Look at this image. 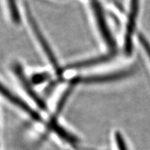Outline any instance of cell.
<instances>
[{
    "instance_id": "cell-3",
    "label": "cell",
    "mask_w": 150,
    "mask_h": 150,
    "mask_svg": "<svg viewBox=\"0 0 150 150\" xmlns=\"http://www.w3.org/2000/svg\"><path fill=\"white\" fill-rule=\"evenodd\" d=\"M13 71L16 76H18L19 81L21 83V85L26 93L28 94V95L31 97V99L34 101L35 104L38 105L39 108L42 110H47V106L45 102L40 98L37 93L34 91V90L32 88L31 84L27 80V77H26L25 74H24L23 69L21 65L18 63H16L13 65Z\"/></svg>"
},
{
    "instance_id": "cell-8",
    "label": "cell",
    "mask_w": 150,
    "mask_h": 150,
    "mask_svg": "<svg viewBox=\"0 0 150 150\" xmlns=\"http://www.w3.org/2000/svg\"><path fill=\"white\" fill-rule=\"evenodd\" d=\"M52 129L60 138L64 140L65 141L71 144H75L76 142H77V139H76V137H74L70 133H69L65 129H63L59 125H58L57 123H52Z\"/></svg>"
},
{
    "instance_id": "cell-13",
    "label": "cell",
    "mask_w": 150,
    "mask_h": 150,
    "mask_svg": "<svg viewBox=\"0 0 150 150\" xmlns=\"http://www.w3.org/2000/svg\"><path fill=\"white\" fill-rule=\"evenodd\" d=\"M48 78V76L46 74H38L36 76H34L33 78V81L35 83H40V82L46 80Z\"/></svg>"
},
{
    "instance_id": "cell-5",
    "label": "cell",
    "mask_w": 150,
    "mask_h": 150,
    "mask_svg": "<svg viewBox=\"0 0 150 150\" xmlns=\"http://www.w3.org/2000/svg\"><path fill=\"white\" fill-rule=\"evenodd\" d=\"M1 93L3 95H4L11 102H12L13 104L16 105V106L20 108V109H22L23 111L25 112L26 113H27L33 120L36 121L40 120V116L37 112H35L34 110H33L27 103L24 102V101L20 99V97L16 96L15 94H13L12 92L9 91L8 88H7L6 87L4 86L3 84L1 85Z\"/></svg>"
},
{
    "instance_id": "cell-4",
    "label": "cell",
    "mask_w": 150,
    "mask_h": 150,
    "mask_svg": "<svg viewBox=\"0 0 150 150\" xmlns=\"http://www.w3.org/2000/svg\"><path fill=\"white\" fill-rule=\"evenodd\" d=\"M138 4L139 0H131L130 12H129V20L127 23L126 35H125V51L127 54H130L132 50V41L131 38L134 31L135 24L137 16H138Z\"/></svg>"
},
{
    "instance_id": "cell-12",
    "label": "cell",
    "mask_w": 150,
    "mask_h": 150,
    "mask_svg": "<svg viewBox=\"0 0 150 150\" xmlns=\"http://www.w3.org/2000/svg\"><path fill=\"white\" fill-rule=\"evenodd\" d=\"M115 140L120 150H127V147L125 142V140H124L122 136V135L120 133L117 132L115 134Z\"/></svg>"
},
{
    "instance_id": "cell-9",
    "label": "cell",
    "mask_w": 150,
    "mask_h": 150,
    "mask_svg": "<svg viewBox=\"0 0 150 150\" xmlns=\"http://www.w3.org/2000/svg\"><path fill=\"white\" fill-rule=\"evenodd\" d=\"M8 1V8L10 10V13L12 17V20L15 23L19 24L20 22V18L19 12L17 7L16 0H7Z\"/></svg>"
},
{
    "instance_id": "cell-1",
    "label": "cell",
    "mask_w": 150,
    "mask_h": 150,
    "mask_svg": "<svg viewBox=\"0 0 150 150\" xmlns=\"http://www.w3.org/2000/svg\"><path fill=\"white\" fill-rule=\"evenodd\" d=\"M24 8H25L26 14H27V19L29 20V24L30 26H31L33 31L34 32L35 38H37L38 41L40 42L41 47L42 48L43 51L45 53L47 57L48 58L49 61H50V63H52V65H53L54 68L55 69V70L57 71V72L59 73V74H61V68H60L59 63H58L57 60H56V58L55 57V56H54L53 52L52 51V49L50 47V45H49L48 42H47V40H45V38L43 35L42 31H40V28L38 27V25L36 22H35V19L33 17L32 13H31V10H30L29 7L28 6L27 4H25Z\"/></svg>"
},
{
    "instance_id": "cell-11",
    "label": "cell",
    "mask_w": 150,
    "mask_h": 150,
    "mask_svg": "<svg viewBox=\"0 0 150 150\" xmlns=\"http://www.w3.org/2000/svg\"><path fill=\"white\" fill-rule=\"evenodd\" d=\"M138 38H139V41L141 43L142 47L145 49L146 53H147L148 56H149V58L150 59V44L149 42H148L147 39H146V38L142 34H140L138 35Z\"/></svg>"
},
{
    "instance_id": "cell-7",
    "label": "cell",
    "mask_w": 150,
    "mask_h": 150,
    "mask_svg": "<svg viewBox=\"0 0 150 150\" xmlns=\"http://www.w3.org/2000/svg\"><path fill=\"white\" fill-rule=\"evenodd\" d=\"M111 54L110 55H106L104 56H100V57L95 58V59H91L86 60L84 61L78 62V63H74L73 64H71L68 66L67 68L69 69H74V68H82V67H86L88 66H92V65L99 64V63H103L108 60H109L111 58Z\"/></svg>"
},
{
    "instance_id": "cell-6",
    "label": "cell",
    "mask_w": 150,
    "mask_h": 150,
    "mask_svg": "<svg viewBox=\"0 0 150 150\" xmlns=\"http://www.w3.org/2000/svg\"><path fill=\"white\" fill-rule=\"evenodd\" d=\"M128 72H121L117 73H114V74H105V75H99V76H88V77L84 78H79L74 80L73 83H104V82L113 81L123 77H126L128 76Z\"/></svg>"
},
{
    "instance_id": "cell-2",
    "label": "cell",
    "mask_w": 150,
    "mask_h": 150,
    "mask_svg": "<svg viewBox=\"0 0 150 150\" xmlns=\"http://www.w3.org/2000/svg\"><path fill=\"white\" fill-rule=\"evenodd\" d=\"M91 7L102 37L108 47L111 50H115L116 47L115 41L112 38L111 33L108 29L100 4L97 0H91Z\"/></svg>"
},
{
    "instance_id": "cell-10",
    "label": "cell",
    "mask_w": 150,
    "mask_h": 150,
    "mask_svg": "<svg viewBox=\"0 0 150 150\" xmlns=\"http://www.w3.org/2000/svg\"><path fill=\"white\" fill-rule=\"evenodd\" d=\"M71 91H72V88H69L68 90H67V91H65V93L64 94H63V95L61 97V100H60L59 104H58L57 109H56L57 112H59L62 110V108H63V106H64L65 102H66V100L67 99V98H68V97L70 96Z\"/></svg>"
}]
</instances>
